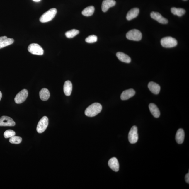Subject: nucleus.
I'll use <instances>...</instances> for the list:
<instances>
[{
  "mask_svg": "<svg viewBox=\"0 0 189 189\" xmlns=\"http://www.w3.org/2000/svg\"><path fill=\"white\" fill-rule=\"evenodd\" d=\"M102 110L101 105L98 103H95L86 108L85 111L86 116L93 117L99 113Z\"/></svg>",
  "mask_w": 189,
  "mask_h": 189,
  "instance_id": "obj_1",
  "label": "nucleus"
},
{
  "mask_svg": "<svg viewBox=\"0 0 189 189\" xmlns=\"http://www.w3.org/2000/svg\"><path fill=\"white\" fill-rule=\"evenodd\" d=\"M57 13V10L55 8H52L45 12L40 18V21L42 23L48 22L52 20Z\"/></svg>",
  "mask_w": 189,
  "mask_h": 189,
  "instance_id": "obj_2",
  "label": "nucleus"
},
{
  "mask_svg": "<svg viewBox=\"0 0 189 189\" xmlns=\"http://www.w3.org/2000/svg\"><path fill=\"white\" fill-rule=\"evenodd\" d=\"M161 44L164 47L170 48L177 45L178 42L176 39L171 37H164L161 39Z\"/></svg>",
  "mask_w": 189,
  "mask_h": 189,
  "instance_id": "obj_3",
  "label": "nucleus"
},
{
  "mask_svg": "<svg viewBox=\"0 0 189 189\" xmlns=\"http://www.w3.org/2000/svg\"><path fill=\"white\" fill-rule=\"evenodd\" d=\"M126 37L130 40L139 41L142 39V35L139 30L133 29L127 32Z\"/></svg>",
  "mask_w": 189,
  "mask_h": 189,
  "instance_id": "obj_4",
  "label": "nucleus"
},
{
  "mask_svg": "<svg viewBox=\"0 0 189 189\" xmlns=\"http://www.w3.org/2000/svg\"><path fill=\"white\" fill-rule=\"evenodd\" d=\"M29 52L33 55H42L44 54V50L39 45L33 43L30 45L28 48Z\"/></svg>",
  "mask_w": 189,
  "mask_h": 189,
  "instance_id": "obj_5",
  "label": "nucleus"
},
{
  "mask_svg": "<svg viewBox=\"0 0 189 189\" xmlns=\"http://www.w3.org/2000/svg\"><path fill=\"white\" fill-rule=\"evenodd\" d=\"M48 125V119L47 117L44 116L40 120L38 124L37 130L39 134L44 132Z\"/></svg>",
  "mask_w": 189,
  "mask_h": 189,
  "instance_id": "obj_6",
  "label": "nucleus"
},
{
  "mask_svg": "<svg viewBox=\"0 0 189 189\" xmlns=\"http://www.w3.org/2000/svg\"><path fill=\"white\" fill-rule=\"evenodd\" d=\"M138 129L136 126H134L131 127L128 134V139L130 143L135 144L138 140Z\"/></svg>",
  "mask_w": 189,
  "mask_h": 189,
  "instance_id": "obj_7",
  "label": "nucleus"
},
{
  "mask_svg": "<svg viewBox=\"0 0 189 189\" xmlns=\"http://www.w3.org/2000/svg\"><path fill=\"white\" fill-rule=\"evenodd\" d=\"M28 95V90L26 89H23L16 95L14 98V101L17 104L22 103L26 100Z\"/></svg>",
  "mask_w": 189,
  "mask_h": 189,
  "instance_id": "obj_8",
  "label": "nucleus"
},
{
  "mask_svg": "<svg viewBox=\"0 0 189 189\" xmlns=\"http://www.w3.org/2000/svg\"><path fill=\"white\" fill-rule=\"evenodd\" d=\"M15 125V122L9 117L4 116L0 118V127H13Z\"/></svg>",
  "mask_w": 189,
  "mask_h": 189,
  "instance_id": "obj_9",
  "label": "nucleus"
},
{
  "mask_svg": "<svg viewBox=\"0 0 189 189\" xmlns=\"http://www.w3.org/2000/svg\"><path fill=\"white\" fill-rule=\"evenodd\" d=\"M150 15L152 19L155 20L161 24H167L168 23V20L163 17L159 13L152 12L151 13Z\"/></svg>",
  "mask_w": 189,
  "mask_h": 189,
  "instance_id": "obj_10",
  "label": "nucleus"
},
{
  "mask_svg": "<svg viewBox=\"0 0 189 189\" xmlns=\"http://www.w3.org/2000/svg\"><path fill=\"white\" fill-rule=\"evenodd\" d=\"M116 4L115 0H104L103 1L102 5V10L103 12L107 11L110 8L114 6Z\"/></svg>",
  "mask_w": 189,
  "mask_h": 189,
  "instance_id": "obj_11",
  "label": "nucleus"
},
{
  "mask_svg": "<svg viewBox=\"0 0 189 189\" xmlns=\"http://www.w3.org/2000/svg\"><path fill=\"white\" fill-rule=\"evenodd\" d=\"M14 40L6 36L0 37V49L13 44Z\"/></svg>",
  "mask_w": 189,
  "mask_h": 189,
  "instance_id": "obj_12",
  "label": "nucleus"
},
{
  "mask_svg": "<svg viewBox=\"0 0 189 189\" xmlns=\"http://www.w3.org/2000/svg\"><path fill=\"white\" fill-rule=\"evenodd\" d=\"M135 93V91L132 89L126 90L122 93L120 98L122 100H127L134 96Z\"/></svg>",
  "mask_w": 189,
  "mask_h": 189,
  "instance_id": "obj_13",
  "label": "nucleus"
},
{
  "mask_svg": "<svg viewBox=\"0 0 189 189\" xmlns=\"http://www.w3.org/2000/svg\"><path fill=\"white\" fill-rule=\"evenodd\" d=\"M108 164L110 168L115 172H118L119 170V164L116 158L113 157L111 158L109 160Z\"/></svg>",
  "mask_w": 189,
  "mask_h": 189,
  "instance_id": "obj_14",
  "label": "nucleus"
},
{
  "mask_svg": "<svg viewBox=\"0 0 189 189\" xmlns=\"http://www.w3.org/2000/svg\"><path fill=\"white\" fill-rule=\"evenodd\" d=\"M148 87L151 92L154 94H159L161 90V87L159 84L154 82H149Z\"/></svg>",
  "mask_w": 189,
  "mask_h": 189,
  "instance_id": "obj_15",
  "label": "nucleus"
},
{
  "mask_svg": "<svg viewBox=\"0 0 189 189\" xmlns=\"http://www.w3.org/2000/svg\"><path fill=\"white\" fill-rule=\"evenodd\" d=\"M139 13V9L137 8H133L128 12L126 18L128 21L131 20L137 17Z\"/></svg>",
  "mask_w": 189,
  "mask_h": 189,
  "instance_id": "obj_16",
  "label": "nucleus"
},
{
  "mask_svg": "<svg viewBox=\"0 0 189 189\" xmlns=\"http://www.w3.org/2000/svg\"><path fill=\"white\" fill-rule=\"evenodd\" d=\"M185 132L182 129H179L176 132V140L178 144H181L184 141L185 138Z\"/></svg>",
  "mask_w": 189,
  "mask_h": 189,
  "instance_id": "obj_17",
  "label": "nucleus"
},
{
  "mask_svg": "<svg viewBox=\"0 0 189 189\" xmlns=\"http://www.w3.org/2000/svg\"><path fill=\"white\" fill-rule=\"evenodd\" d=\"M73 86L70 81H67L65 82L64 86V94L67 96L71 95L72 91Z\"/></svg>",
  "mask_w": 189,
  "mask_h": 189,
  "instance_id": "obj_18",
  "label": "nucleus"
},
{
  "mask_svg": "<svg viewBox=\"0 0 189 189\" xmlns=\"http://www.w3.org/2000/svg\"><path fill=\"white\" fill-rule=\"evenodd\" d=\"M149 109L151 113L155 118H158L161 115L159 109L154 103H151L149 105Z\"/></svg>",
  "mask_w": 189,
  "mask_h": 189,
  "instance_id": "obj_19",
  "label": "nucleus"
},
{
  "mask_svg": "<svg viewBox=\"0 0 189 189\" xmlns=\"http://www.w3.org/2000/svg\"><path fill=\"white\" fill-rule=\"evenodd\" d=\"M118 59L122 62L130 63L131 62V59L128 55L122 52H118L116 54Z\"/></svg>",
  "mask_w": 189,
  "mask_h": 189,
  "instance_id": "obj_20",
  "label": "nucleus"
},
{
  "mask_svg": "<svg viewBox=\"0 0 189 189\" xmlns=\"http://www.w3.org/2000/svg\"><path fill=\"white\" fill-rule=\"evenodd\" d=\"M50 93L48 90L46 88H43L39 92L40 98L43 101H46L49 99Z\"/></svg>",
  "mask_w": 189,
  "mask_h": 189,
  "instance_id": "obj_21",
  "label": "nucleus"
},
{
  "mask_svg": "<svg viewBox=\"0 0 189 189\" xmlns=\"http://www.w3.org/2000/svg\"><path fill=\"white\" fill-rule=\"evenodd\" d=\"M95 11V8L93 6H89L83 10L82 15L86 17H89L93 15Z\"/></svg>",
  "mask_w": 189,
  "mask_h": 189,
  "instance_id": "obj_22",
  "label": "nucleus"
},
{
  "mask_svg": "<svg viewBox=\"0 0 189 189\" xmlns=\"http://www.w3.org/2000/svg\"><path fill=\"white\" fill-rule=\"evenodd\" d=\"M171 11L174 15H176L179 17H181L186 13V11L182 8H171Z\"/></svg>",
  "mask_w": 189,
  "mask_h": 189,
  "instance_id": "obj_23",
  "label": "nucleus"
},
{
  "mask_svg": "<svg viewBox=\"0 0 189 189\" xmlns=\"http://www.w3.org/2000/svg\"><path fill=\"white\" fill-rule=\"evenodd\" d=\"M79 32L78 30L73 29L66 32V36L68 38H71L75 37L79 34Z\"/></svg>",
  "mask_w": 189,
  "mask_h": 189,
  "instance_id": "obj_24",
  "label": "nucleus"
},
{
  "mask_svg": "<svg viewBox=\"0 0 189 189\" xmlns=\"http://www.w3.org/2000/svg\"><path fill=\"white\" fill-rule=\"evenodd\" d=\"M22 140V138L20 137L14 136L10 137L9 142L12 144H18L21 143Z\"/></svg>",
  "mask_w": 189,
  "mask_h": 189,
  "instance_id": "obj_25",
  "label": "nucleus"
},
{
  "mask_svg": "<svg viewBox=\"0 0 189 189\" xmlns=\"http://www.w3.org/2000/svg\"><path fill=\"white\" fill-rule=\"evenodd\" d=\"M98 40V37L96 36L93 35L89 36L86 38L85 41L88 43H93L96 42Z\"/></svg>",
  "mask_w": 189,
  "mask_h": 189,
  "instance_id": "obj_26",
  "label": "nucleus"
},
{
  "mask_svg": "<svg viewBox=\"0 0 189 189\" xmlns=\"http://www.w3.org/2000/svg\"><path fill=\"white\" fill-rule=\"evenodd\" d=\"M15 134L16 133L13 130L10 129L5 131L4 134V136L5 138H8L15 136Z\"/></svg>",
  "mask_w": 189,
  "mask_h": 189,
  "instance_id": "obj_27",
  "label": "nucleus"
},
{
  "mask_svg": "<svg viewBox=\"0 0 189 189\" xmlns=\"http://www.w3.org/2000/svg\"><path fill=\"white\" fill-rule=\"evenodd\" d=\"M185 181H186V183H189V173H187L186 174V175L185 176Z\"/></svg>",
  "mask_w": 189,
  "mask_h": 189,
  "instance_id": "obj_28",
  "label": "nucleus"
},
{
  "mask_svg": "<svg viewBox=\"0 0 189 189\" xmlns=\"http://www.w3.org/2000/svg\"><path fill=\"white\" fill-rule=\"evenodd\" d=\"M2 98V93L1 91H0V101H1Z\"/></svg>",
  "mask_w": 189,
  "mask_h": 189,
  "instance_id": "obj_29",
  "label": "nucleus"
},
{
  "mask_svg": "<svg viewBox=\"0 0 189 189\" xmlns=\"http://www.w3.org/2000/svg\"><path fill=\"white\" fill-rule=\"evenodd\" d=\"M35 2H39L41 1V0H33Z\"/></svg>",
  "mask_w": 189,
  "mask_h": 189,
  "instance_id": "obj_30",
  "label": "nucleus"
},
{
  "mask_svg": "<svg viewBox=\"0 0 189 189\" xmlns=\"http://www.w3.org/2000/svg\"><path fill=\"white\" fill-rule=\"evenodd\" d=\"M184 1H186V0H184Z\"/></svg>",
  "mask_w": 189,
  "mask_h": 189,
  "instance_id": "obj_31",
  "label": "nucleus"
}]
</instances>
